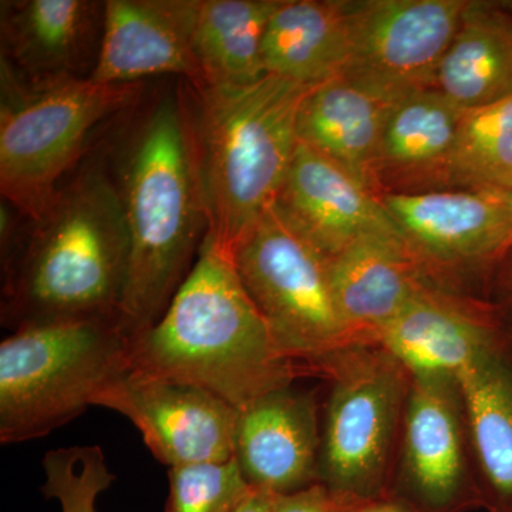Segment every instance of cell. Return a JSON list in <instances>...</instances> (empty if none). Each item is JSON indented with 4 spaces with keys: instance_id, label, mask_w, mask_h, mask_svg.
I'll use <instances>...</instances> for the list:
<instances>
[{
    "instance_id": "1",
    "label": "cell",
    "mask_w": 512,
    "mask_h": 512,
    "mask_svg": "<svg viewBox=\"0 0 512 512\" xmlns=\"http://www.w3.org/2000/svg\"><path fill=\"white\" fill-rule=\"evenodd\" d=\"M10 217L2 208L3 328L119 318L130 239L109 168L84 163L39 218L19 225Z\"/></svg>"
},
{
    "instance_id": "2",
    "label": "cell",
    "mask_w": 512,
    "mask_h": 512,
    "mask_svg": "<svg viewBox=\"0 0 512 512\" xmlns=\"http://www.w3.org/2000/svg\"><path fill=\"white\" fill-rule=\"evenodd\" d=\"M113 174L130 239L119 322L133 339L167 311L208 232L184 80L137 121Z\"/></svg>"
},
{
    "instance_id": "3",
    "label": "cell",
    "mask_w": 512,
    "mask_h": 512,
    "mask_svg": "<svg viewBox=\"0 0 512 512\" xmlns=\"http://www.w3.org/2000/svg\"><path fill=\"white\" fill-rule=\"evenodd\" d=\"M130 367L204 387L237 410L309 375L278 348L234 262L207 237L167 311L131 339Z\"/></svg>"
},
{
    "instance_id": "4",
    "label": "cell",
    "mask_w": 512,
    "mask_h": 512,
    "mask_svg": "<svg viewBox=\"0 0 512 512\" xmlns=\"http://www.w3.org/2000/svg\"><path fill=\"white\" fill-rule=\"evenodd\" d=\"M313 87L271 74L235 89L187 83L207 238L229 258L281 194Z\"/></svg>"
},
{
    "instance_id": "5",
    "label": "cell",
    "mask_w": 512,
    "mask_h": 512,
    "mask_svg": "<svg viewBox=\"0 0 512 512\" xmlns=\"http://www.w3.org/2000/svg\"><path fill=\"white\" fill-rule=\"evenodd\" d=\"M119 318L63 320L0 343V443L45 437L90 406L130 367Z\"/></svg>"
},
{
    "instance_id": "6",
    "label": "cell",
    "mask_w": 512,
    "mask_h": 512,
    "mask_svg": "<svg viewBox=\"0 0 512 512\" xmlns=\"http://www.w3.org/2000/svg\"><path fill=\"white\" fill-rule=\"evenodd\" d=\"M319 376V484L340 504L389 497L412 376L379 345L339 350Z\"/></svg>"
},
{
    "instance_id": "7",
    "label": "cell",
    "mask_w": 512,
    "mask_h": 512,
    "mask_svg": "<svg viewBox=\"0 0 512 512\" xmlns=\"http://www.w3.org/2000/svg\"><path fill=\"white\" fill-rule=\"evenodd\" d=\"M143 84H101L92 79L22 89L2 82L0 192L3 201L33 221L73 173L86 144L104 121L131 109Z\"/></svg>"
},
{
    "instance_id": "8",
    "label": "cell",
    "mask_w": 512,
    "mask_h": 512,
    "mask_svg": "<svg viewBox=\"0 0 512 512\" xmlns=\"http://www.w3.org/2000/svg\"><path fill=\"white\" fill-rule=\"evenodd\" d=\"M242 285L289 360L319 376L352 346L333 299L329 258L274 204L231 255Z\"/></svg>"
},
{
    "instance_id": "9",
    "label": "cell",
    "mask_w": 512,
    "mask_h": 512,
    "mask_svg": "<svg viewBox=\"0 0 512 512\" xmlns=\"http://www.w3.org/2000/svg\"><path fill=\"white\" fill-rule=\"evenodd\" d=\"M468 0H346L348 52L340 76L393 103L431 89Z\"/></svg>"
},
{
    "instance_id": "10",
    "label": "cell",
    "mask_w": 512,
    "mask_h": 512,
    "mask_svg": "<svg viewBox=\"0 0 512 512\" xmlns=\"http://www.w3.org/2000/svg\"><path fill=\"white\" fill-rule=\"evenodd\" d=\"M380 201L427 281L441 289L471 295V281L493 276L512 248L511 218L497 192L392 191Z\"/></svg>"
},
{
    "instance_id": "11",
    "label": "cell",
    "mask_w": 512,
    "mask_h": 512,
    "mask_svg": "<svg viewBox=\"0 0 512 512\" xmlns=\"http://www.w3.org/2000/svg\"><path fill=\"white\" fill-rule=\"evenodd\" d=\"M389 497L421 512L483 508L457 377H412Z\"/></svg>"
},
{
    "instance_id": "12",
    "label": "cell",
    "mask_w": 512,
    "mask_h": 512,
    "mask_svg": "<svg viewBox=\"0 0 512 512\" xmlns=\"http://www.w3.org/2000/svg\"><path fill=\"white\" fill-rule=\"evenodd\" d=\"M96 406L127 417L168 468L234 458L238 410L204 387L128 367Z\"/></svg>"
},
{
    "instance_id": "13",
    "label": "cell",
    "mask_w": 512,
    "mask_h": 512,
    "mask_svg": "<svg viewBox=\"0 0 512 512\" xmlns=\"http://www.w3.org/2000/svg\"><path fill=\"white\" fill-rule=\"evenodd\" d=\"M104 2H0L2 82L42 89L90 79L103 35Z\"/></svg>"
},
{
    "instance_id": "14",
    "label": "cell",
    "mask_w": 512,
    "mask_h": 512,
    "mask_svg": "<svg viewBox=\"0 0 512 512\" xmlns=\"http://www.w3.org/2000/svg\"><path fill=\"white\" fill-rule=\"evenodd\" d=\"M493 303L426 285L382 330L376 345L413 379L457 377L478 357L511 345Z\"/></svg>"
},
{
    "instance_id": "15",
    "label": "cell",
    "mask_w": 512,
    "mask_h": 512,
    "mask_svg": "<svg viewBox=\"0 0 512 512\" xmlns=\"http://www.w3.org/2000/svg\"><path fill=\"white\" fill-rule=\"evenodd\" d=\"M322 410L293 384L238 410L234 457L251 487L291 494L319 483Z\"/></svg>"
},
{
    "instance_id": "16",
    "label": "cell",
    "mask_w": 512,
    "mask_h": 512,
    "mask_svg": "<svg viewBox=\"0 0 512 512\" xmlns=\"http://www.w3.org/2000/svg\"><path fill=\"white\" fill-rule=\"evenodd\" d=\"M329 278L353 345H376L382 330L430 284L396 225L353 239L329 258Z\"/></svg>"
},
{
    "instance_id": "17",
    "label": "cell",
    "mask_w": 512,
    "mask_h": 512,
    "mask_svg": "<svg viewBox=\"0 0 512 512\" xmlns=\"http://www.w3.org/2000/svg\"><path fill=\"white\" fill-rule=\"evenodd\" d=\"M175 76L204 83L192 55L177 0H107L99 57L90 79L101 84H140Z\"/></svg>"
},
{
    "instance_id": "18",
    "label": "cell",
    "mask_w": 512,
    "mask_h": 512,
    "mask_svg": "<svg viewBox=\"0 0 512 512\" xmlns=\"http://www.w3.org/2000/svg\"><path fill=\"white\" fill-rule=\"evenodd\" d=\"M275 204L328 258L367 229L394 225L375 191L301 140Z\"/></svg>"
},
{
    "instance_id": "19",
    "label": "cell",
    "mask_w": 512,
    "mask_h": 512,
    "mask_svg": "<svg viewBox=\"0 0 512 512\" xmlns=\"http://www.w3.org/2000/svg\"><path fill=\"white\" fill-rule=\"evenodd\" d=\"M464 113L434 87L390 103L380 144V195L439 188Z\"/></svg>"
},
{
    "instance_id": "20",
    "label": "cell",
    "mask_w": 512,
    "mask_h": 512,
    "mask_svg": "<svg viewBox=\"0 0 512 512\" xmlns=\"http://www.w3.org/2000/svg\"><path fill=\"white\" fill-rule=\"evenodd\" d=\"M279 0H177L201 86H251L266 76L264 37Z\"/></svg>"
},
{
    "instance_id": "21",
    "label": "cell",
    "mask_w": 512,
    "mask_h": 512,
    "mask_svg": "<svg viewBox=\"0 0 512 512\" xmlns=\"http://www.w3.org/2000/svg\"><path fill=\"white\" fill-rule=\"evenodd\" d=\"M389 104L342 77L318 84L299 111V140L380 197V144Z\"/></svg>"
},
{
    "instance_id": "22",
    "label": "cell",
    "mask_w": 512,
    "mask_h": 512,
    "mask_svg": "<svg viewBox=\"0 0 512 512\" xmlns=\"http://www.w3.org/2000/svg\"><path fill=\"white\" fill-rule=\"evenodd\" d=\"M483 508L512 512V343L457 376Z\"/></svg>"
},
{
    "instance_id": "23",
    "label": "cell",
    "mask_w": 512,
    "mask_h": 512,
    "mask_svg": "<svg viewBox=\"0 0 512 512\" xmlns=\"http://www.w3.org/2000/svg\"><path fill=\"white\" fill-rule=\"evenodd\" d=\"M346 52V0H279L262 47L266 74L318 86L340 76Z\"/></svg>"
},
{
    "instance_id": "24",
    "label": "cell",
    "mask_w": 512,
    "mask_h": 512,
    "mask_svg": "<svg viewBox=\"0 0 512 512\" xmlns=\"http://www.w3.org/2000/svg\"><path fill=\"white\" fill-rule=\"evenodd\" d=\"M434 89L466 110L512 96V18L501 2L468 0Z\"/></svg>"
},
{
    "instance_id": "25",
    "label": "cell",
    "mask_w": 512,
    "mask_h": 512,
    "mask_svg": "<svg viewBox=\"0 0 512 512\" xmlns=\"http://www.w3.org/2000/svg\"><path fill=\"white\" fill-rule=\"evenodd\" d=\"M439 188H512V96L466 110Z\"/></svg>"
},
{
    "instance_id": "26",
    "label": "cell",
    "mask_w": 512,
    "mask_h": 512,
    "mask_svg": "<svg viewBox=\"0 0 512 512\" xmlns=\"http://www.w3.org/2000/svg\"><path fill=\"white\" fill-rule=\"evenodd\" d=\"M42 467L46 481L40 491L59 501L62 512H96L97 498L116 480L99 446L50 450Z\"/></svg>"
},
{
    "instance_id": "27",
    "label": "cell",
    "mask_w": 512,
    "mask_h": 512,
    "mask_svg": "<svg viewBox=\"0 0 512 512\" xmlns=\"http://www.w3.org/2000/svg\"><path fill=\"white\" fill-rule=\"evenodd\" d=\"M168 481L164 512H232L252 488L235 457L168 468Z\"/></svg>"
},
{
    "instance_id": "28",
    "label": "cell",
    "mask_w": 512,
    "mask_h": 512,
    "mask_svg": "<svg viewBox=\"0 0 512 512\" xmlns=\"http://www.w3.org/2000/svg\"><path fill=\"white\" fill-rule=\"evenodd\" d=\"M342 507L322 484L295 491L291 494L274 495V512H340Z\"/></svg>"
},
{
    "instance_id": "29",
    "label": "cell",
    "mask_w": 512,
    "mask_h": 512,
    "mask_svg": "<svg viewBox=\"0 0 512 512\" xmlns=\"http://www.w3.org/2000/svg\"><path fill=\"white\" fill-rule=\"evenodd\" d=\"M493 276L497 298L491 303L512 336V248L501 259Z\"/></svg>"
},
{
    "instance_id": "30",
    "label": "cell",
    "mask_w": 512,
    "mask_h": 512,
    "mask_svg": "<svg viewBox=\"0 0 512 512\" xmlns=\"http://www.w3.org/2000/svg\"><path fill=\"white\" fill-rule=\"evenodd\" d=\"M340 512H421L407 503L393 497L375 498V500L357 501L340 504Z\"/></svg>"
},
{
    "instance_id": "31",
    "label": "cell",
    "mask_w": 512,
    "mask_h": 512,
    "mask_svg": "<svg viewBox=\"0 0 512 512\" xmlns=\"http://www.w3.org/2000/svg\"><path fill=\"white\" fill-rule=\"evenodd\" d=\"M232 512H274V494L252 487Z\"/></svg>"
},
{
    "instance_id": "32",
    "label": "cell",
    "mask_w": 512,
    "mask_h": 512,
    "mask_svg": "<svg viewBox=\"0 0 512 512\" xmlns=\"http://www.w3.org/2000/svg\"><path fill=\"white\" fill-rule=\"evenodd\" d=\"M497 195L500 197V200L503 201L505 210H507L508 215H510L512 222V188L507 191L497 192Z\"/></svg>"
},
{
    "instance_id": "33",
    "label": "cell",
    "mask_w": 512,
    "mask_h": 512,
    "mask_svg": "<svg viewBox=\"0 0 512 512\" xmlns=\"http://www.w3.org/2000/svg\"><path fill=\"white\" fill-rule=\"evenodd\" d=\"M501 5H503V8L510 13L512 18V0H508V2H501Z\"/></svg>"
}]
</instances>
